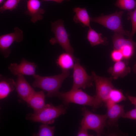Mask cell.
<instances>
[{
  "label": "cell",
  "instance_id": "obj_2",
  "mask_svg": "<svg viewBox=\"0 0 136 136\" xmlns=\"http://www.w3.org/2000/svg\"><path fill=\"white\" fill-rule=\"evenodd\" d=\"M66 110L64 104L56 106L52 104H47L39 111L29 114L26 117L27 119L34 122L51 124L54 123L56 118L64 114Z\"/></svg>",
  "mask_w": 136,
  "mask_h": 136
},
{
  "label": "cell",
  "instance_id": "obj_27",
  "mask_svg": "<svg viewBox=\"0 0 136 136\" xmlns=\"http://www.w3.org/2000/svg\"><path fill=\"white\" fill-rule=\"evenodd\" d=\"M122 117L124 118L136 120V107L126 112H124Z\"/></svg>",
  "mask_w": 136,
  "mask_h": 136
},
{
  "label": "cell",
  "instance_id": "obj_1",
  "mask_svg": "<svg viewBox=\"0 0 136 136\" xmlns=\"http://www.w3.org/2000/svg\"><path fill=\"white\" fill-rule=\"evenodd\" d=\"M69 75V71H62L60 74L51 76H42L36 74L33 76L35 80L32 86L47 92V97H58L62 83Z\"/></svg>",
  "mask_w": 136,
  "mask_h": 136
},
{
  "label": "cell",
  "instance_id": "obj_19",
  "mask_svg": "<svg viewBox=\"0 0 136 136\" xmlns=\"http://www.w3.org/2000/svg\"><path fill=\"white\" fill-rule=\"evenodd\" d=\"M102 35L101 33L97 32L90 27L88 31L87 39L92 47L99 44L106 45L108 44L107 38H103Z\"/></svg>",
  "mask_w": 136,
  "mask_h": 136
},
{
  "label": "cell",
  "instance_id": "obj_6",
  "mask_svg": "<svg viewBox=\"0 0 136 136\" xmlns=\"http://www.w3.org/2000/svg\"><path fill=\"white\" fill-rule=\"evenodd\" d=\"M58 97L63 101L65 106L73 103L81 105L89 106L93 108L95 104V96L88 95L80 88H72L69 91L65 92H59Z\"/></svg>",
  "mask_w": 136,
  "mask_h": 136
},
{
  "label": "cell",
  "instance_id": "obj_26",
  "mask_svg": "<svg viewBox=\"0 0 136 136\" xmlns=\"http://www.w3.org/2000/svg\"><path fill=\"white\" fill-rule=\"evenodd\" d=\"M111 57L113 61L116 62L121 60L123 59L122 52L120 50L113 49L111 54Z\"/></svg>",
  "mask_w": 136,
  "mask_h": 136
},
{
  "label": "cell",
  "instance_id": "obj_21",
  "mask_svg": "<svg viewBox=\"0 0 136 136\" xmlns=\"http://www.w3.org/2000/svg\"><path fill=\"white\" fill-rule=\"evenodd\" d=\"M115 5L121 9L129 12L136 7V0H117Z\"/></svg>",
  "mask_w": 136,
  "mask_h": 136
},
{
  "label": "cell",
  "instance_id": "obj_9",
  "mask_svg": "<svg viewBox=\"0 0 136 136\" xmlns=\"http://www.w3.org/2000/svg\"><path fill=\"white\" fill-rule=\"evenodd\" d=\"M23 39V31L18 27L14 28V32L0 36V51L5 58H8L11 52L10 47L14 42L19 43Z\"/></svg>",
  "mask_w": 136,
  "mask_h": 136
},
{
  "label": "cell",
  "instance_id": "obj_12",
  "mask_svg": "<svg viewBox=\"0 0 136 136\" xmlns=\"http://www.w3.org/2000/svg\"><path fill=\"white\" fill-rule=\"evenodd\" d=\"M40 0H27V9L24 13L31 17V21L33 23L41 20L45 10L41 7Z\"/></svg>",
  "mask_w": 136,
  "mask_h": 136
},
{
  "label": "cell",
  "instance_id": "obj_18",
  "mask_svg": "<svg viewBox=\"0 0 136 136\" xmlns=\"http://www.w3.org/2000/svg\"><path fill=\"white\" fill-rule=\"evenodd\" d=\"M15 82L11 78H7L0 75V99H4L14 91Z\"/></svg>",
  "mask_w": 136,
  "mask_h": 136
},
{
  "label": "cell",
  "instance_id": "obj_3",
  "mask_svg": "<svg viewBox=\"0 0 136 136\" xmlns=\"http://www.w3.org/2000/svg\"><path fill=\"white\" fill-rule=\"evenodd\" d=\"M92 76L95 82L96 94L95 104L93 110L95 111L109 99L110 93L115 87L112 83V78H106L97 75L93 71Z\"/></svg>",
  "mask_w": 136,
  "mask_h": 136
},
{
  "label": "cell",
  "instance_id": "obj_25",
  "mask_svg": "<svg viewBox=\"0 0 136 136\" xmlns=\"http://www.w3.org/2000/svg\"><path fill=\"white\" fill-rule=\"evenodd\" d=\"M128 19L131 21L132 29L128 35L129 38L132 39L134 35L136 32V8L133 11L129 12L128 14Z\"/></svg>",
  "mask_w": 136,
  "mask_h": 136
},
{
  "label": "cell",
  "instance_id": "obj_8",
  "mask_svg": "<svg viewBox=\"0 0 136 136\" xmlns=\"http://www.w3.org/2000/svg\"><path fill=\"white\" fill-rule=\"evenodd\" d=\"M73 84L72 89H83L92 86L94 80L92 76L87 73L84 67L79 63L78 60L73 67Z\"/></svg>",
  "mask_w": 136,
  "mask_h": 136
},
{
  "label": "cell",
  "instance_id": "obj_24",
  "mask_svg": "<svg viewBox=\"0 0 136 136\" xmlns=\"http://www.w3.org/2000/svg\"><path fill=\"white\" fill-rule=\"evenodd\" d=\"M20 0H7L0 7V12L2 13L6 10L12 11L18 6Z\"/></svg>",
  "mask_w": 136,
  "mask_h": 136
},
{
  "label": "cell",
  "instance_id": "obj_11",
  "mask_svg": "<svg viewBox=\"0 0 136 136\" xmlns=\"http://www.w3.org/2000/svg\"><path fill=\"white\" fill-rule=\"evenodd\" d=\"M15 84V88L19 96L26 102L36 92L30 85L23 75H18Z\"/></svg>",
  "mask_w": 136,
  "mask_h": 136
},
{
  "label": "cell",
  "instance_id": "obj_14",
  "mask_svg": "<svg viewBox=\"0 0 136 136\" xmlns=\"http://www.w3.org/2000/svg\"><path fill=\"white\" fill-rule=\"evenodd\" d=\"M127 65V61H124L115 62L112 66L109 68L108 72L115 80L119 77L123 78L130 71V68Z\"/></svg>",
  "mask_w": 136,
  "mask_h": 136
},
{
  "label": "cell",
  "instance_id": "obj_20",
  "mask_svg": "<svg viewBox=\"0 0 136 136\" xmlns=\"http://www.w3.org/2000/svg\"><path fill=\"white\" fill-rule=\"evenodd\" d=\"M136 48V42L133 41L132 39L129 38L118 50L122 52L123 59L127 60L132 56Z\"/></svg>",
  "mask_w": 136,
  "mask_h": 136
},
{
  "label": "cell",
  "instance_id": "obj_16",
  "mask_svg": "<svg viewBox=\"0 0 136 136\" xmlns=\"http://www.w3.org/2000/svg\"><path fill=\"white\" fill-rule=\"evenodd\" d=\"M77 60L73 55L66 52L62 53L58 56L56 63L62 71H67L73 68Z\"/></svg>",
  "mask_w": 136,
  "mask_h": 136
},
{
  "label": "cell",
  "instance_id": "obj_17",
  "mask_svg": "<svg viewBox=\"0 0 136 136\" xmlns=\"http://www.w3.org/2000/svg\"><path fill=\"white\" fill-rule=\"evenodd\" d=\"M73 10L75 13L73 18L75 22L80 23L84 27H91L90 17L85 8L77 7L73 8Z\"/></svg>",
  "mask_w": 136,
  "mask_h": 136
},
{
  "label": "cell",
  "instance_id": "obj_15",
  "mask_svg": "<svg viewBox=\"0 0 136 136\" xmlns=\"http://www.w3.org/2000/svg\"><path fill=\"white\" fill-rule=\"evenodd\" d=\"M45 97L42 90L36 91L26 102L33 109L34 112H36L42 109L45 106Z\"/></svg>",
  "mask_w": 136,
  "mask_h": 136
},
{
  "label": "cell",
  "instance_id": "obj_32",
  "mask_svg": "<svg viewBox=\"0 0 136 136\" xmlns=\"http://www.w3.org/2000/svg\"><path fill=\"white\" fill-rule=\"evenodd\" d=\"M4 0H0V4H1L4 1Z\"/></svg>",
  "mask_w": 136,
  "mask_h": 136
},
{
  "label": "cell",
  "instance_id": "obj_5",
  "mask_svg": "<svg viewBox=\"0 0 136 136\" xmlns=\"http://www.w3.org/2000/svg\"><path fill=\"white\" fill-rule=\"evenodd\" d=\"M124 12L123 11H116L109 15L90 17V21L101 24L115 33L128 36L129 33L124 29L122 22L121 18Z\"/></svg>",
  "mask_w": 136,
  "mask_h": 136
},
{
  "label": "cell",
  "instance_id": "obj_13",
  "mask_svg": "<svg viewBox=\"0 0 136 136\" xmlns=\"http://www.w3.org/2000/svg\"><path fill=\"white\" fill-rule=\"evenodd\" d=\"M124 113V106L117 104H115L111 107L107 108L106 114L107 118V125L115 126L119 119L122 117Z\"/></svg>",
  "mask_w": 136,
  "mask_h": 136
},
{
  "label": "cell",
  "instance_id": "obj_29",
  "mask_svg": "<svg viewBox=\"0 0 136 136\" xmlns=\"http://www.w3.org/2000/svg\"><path fill=\"white\" fill-rule=\"evenodd\" d=\"M127 97L131 103L134 105L136 107V97L128 95H127Z\"/></svg>",
  "mask_w": 136,
  "mask_h": 136
},
{
  "label": "cell",
  "instance_id": "obj_28",
  "mask_svg": "<svg viewBox=\"0 0 136 136\" xmlns=\"http://www.w3.org/2000/svg\"><path fill=\"white\" fill-rule=\"evenodd\" d=\"M87 130L81 126L79 127L77 136H92V135L88 133Z\"/></svg>",
  "mask_w": 136,
  "mask_h": 136
},
{
  "label": "cell",
  "instance_id": "obj_4",
  "mask_svg": "<svg viewBox=\"0 0 136 136\" xmlns=\"http://www.w3.org/2000/svg\"><path fill=\"white\" fill-rule=\"evenodd\" d=\"M83 118L81 124L82 127L95 131L97 136L102 134L105 127L107 125L106 114L99 115L93 113L85 107L82 109Z\"/></svg>",
  "mask_w": 136,
  "mask_h": 136
},
{
  "label": "cell",
  "instance_id": "obj_7",
  "mask_svg": "<svg viewBox=\"0 0 136 136\" xmlns=\"http://www.w3.org/2000/svg\"><path fill=\"white\" fill-rule=\"evenodd\" d=\"M64 22L61 19L51 22V31L54 33L55 36L50 39V43L52 45L59 44L65 52L73 55L74 49L71 45L69 36L65 28Z\"/></svg>",
  "mask_w": 136,
  "mask_h": 136
},
{
  "label": "cell",
  "instance_id": "obj_23",
  "mask_svg": "<svg viewBox=\"0 0 136 136\" xmlns=\"http://www.w3.org/2000/svg\"><path fill=\"white\" fill-rule=\"evenodd\" d=\"M55 126H51L48 124H44L41 125L39 132L34 133L35 136H52L54 135Z\"/></svg>",
  "mask_w": 136,
  "mask_h": 136
},
{
  "label": "cell",
  "instance_id": "obj_31",
  "mask_svg": "<svg viewBox=\"0 0 136 136\" xmlns=\"http://www.w3.org/2000/svg\"><path fill=\"white\" fill-rule=\"evenodd\" d=\"M133 69L134 72L136 73V63L133 66Z\"/></svg>",
  "mask_w": 136,
  "mask_h": 136
},
{
  "label": "cell",
  "instance_id": "obj_30",
  "mask_svg": "<svg viewBox=\"0 0 136 136\" xmlns=\"http://www.w3.org/2000/svg\"><path fill=\"white\" fill-rule=\"evenodd\" d=\"M64 0L69 1L70 0H41V2H45L47 1H52L55 2L57 3H62Z\"/></svg>",
  "mask_w": 136,
  "mask_h": 136
},
{
  "label": "cell",
  "instance_id": "obj_10",
  "mask_svg": "<svg viewBox=\"0 0 136 136\" xmlns=\"http://www.w3.org/2000/svg\"><path fill=\"white\" fill-rule=\"evenodd\" d=\"M37 66V65L35 63L23 58L19 64L16 63H11L8 68L14 76L20 74L33 76L36 74Z\"/></svg>",
  "mask_w": 136,
  "mask_h": 136
},
{
  "label": "cell",
  "instance_id": "obj_22",
  "mask_svg": "<svg viewBox=\"0 0 136 136\" xmlns=\"http://www.w3.org/2000/svg\"><path fill=\"white\" fill-rule=\"evenodd\" d=\"M126 98L120 89L115 88L111 91L109 96V99L115 103L117 104L126 99Z\"/></svg>",
  "mask_w": 136,
  "mask_h": 136
}]
</instances>
